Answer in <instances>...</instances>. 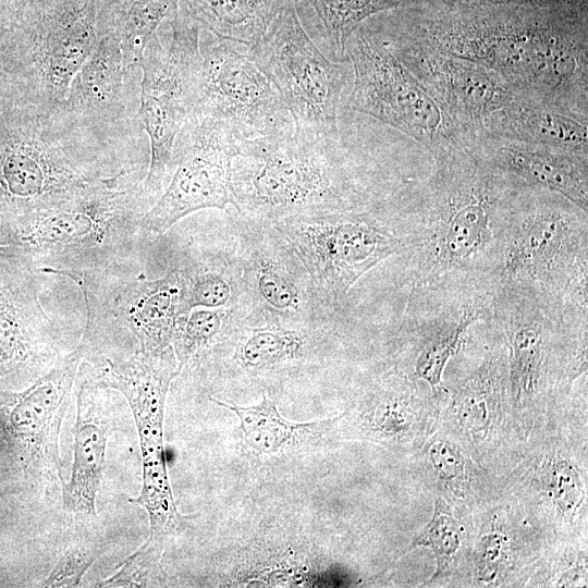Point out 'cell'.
Masks as SVG:
<instances>
[{
	"mask_svg": "<svg viewBox=\"0 0 588 588\" xmlns=\"http://www.w3.org/2000/svg\"><path fill=\"white\" fill-rule=\"evenodd\" d=\"M416 186L401 238L412 287H487L498 274L509 216L524 187L467 145L432 156Z\"/></svg>",
	"mask_w": 588,
	"mask_h": 588,
	"instance_id": "cell-1",
	"label": "cell"
},
{
	"mask_svg": "<svg viewBox=\"0 0 588 588\" xmlns=\"http://www.w3.org/2000/svg\"><path fill=\"white\" fill-rule=\"evenodd\" d=\"M138 122L100 125L0 97V218L12 222L102 183L145 176Z\"/></svg>",
	"mask_w": 588,
	"mask_h": 588,
	"instance_id": "cell-2",
	"label": "cell"
},
{
	"mask_svg": "<svg viewBox=\"0 0 588 588\" xmlns=\"http://www.w3.org/2000/svg\"><path fill=\"white\" fill-rule=\"evenodd\" d=\"M142 176L93 186L73 198L0 225V246L38 273L71 277L126 259L156 200Z\"/></svg>",
	"mask_w": 588,
	"mask_h": 588,
	"instance_id": "cell-3",
	"label": "cell"
},
{
	"mask_svg": "<svg viewBox=\"0 0 588 588\" xmlns=\"http://www.w3.org/2000/svg\"><path fill=\"white\" fill-rule=\"evenodd\" d=\"M340 136L297 130L237 140L232 162L234 208L267 222L359 201Z\"/></svg>",
	"mask_w": 588,
	"mask_h": 588,
	"instance_id": "cell-4",
	"label": "cell"
},
{
	"mask_svg": "<svg viewBox=\"0 0 588 588\" xmlns=\"http://www.w3.org/2000/svg\"><path fill=\"white\" fill-rule=\"evenodd\" d=\"M400 34L493 71L517 94L587 114L586 33L543 23L467 22Z\"/></svg>",
	"mask_w": 588,
	"mask_h": 588,
	"instance_id": "cell-5",
	"label": "cell"
},
{
	"mask_svg": "<svg viewBox=\"0 0 588 588\" xmlns=\"http://www.w3.org/2000/svg\"><path fill=\"white\" fill-rule=\"evenodd\" d=\"M100 0H25L0 11V95L53 108L98 38Z\"/></svg>",
	"mask_w": 588,
	"mask_h": 588,
	"instance_id": "cell-6",
	"label": "cell"
},
{
	"mask_svg": "<svg viewBox=\"0 0 588 588\" xmlns=\"http://www.w3.org/2000/svg\"><path fill=\"white\" fill-rule=\"evenodd\" d=\"M587 281L588 212L559 194L524 187L509 216L494 282L587 313Z\"/></svg>",
	"mask_w": 588,
	"mask_h": 588,
	"instance_id": "cell-7",
	"label": "cell"
},
{
	"mask_svg": "<svg viewBox=\"0 0 588 588\" xmlns=\"http://www.w3.org/2000/svg\"><path fill=\"white\" fill-rule=\"evenodd\" d=\"M491 320L506 351L509 393L528 408L554 383L587 373L588 319L567 318L558 304L527 289L494 282Z\"/></svg>",
	"mask_w": 588,
	"mask_h": 588,
	"instance_id": "cell-8",
	"label": "cell"
},
{
	"mask_svg": "<svg viewBox=\"0 0 588 588\" xmlns=\"http://www.w3.org/2000/svg\"><path fill=\"white\" fill-rule=\"evenodd\" d=\"M346 58L353 71L348 108L411 136L431 156L473 142L376 33L359 26Z\"/></svg>",
	"mask_w": 588,
	"mask_h": 588,
	"instance_id": "cell-9",
	"label": "cell"
},
{
	"mask_svg": "<svg viewBox=\"0 0 588 588\" xmlns=\"http://www.w3.org/2000/svg\"><path fill=\"white\" fill-rule=\"evenodd\" d=\"M272 224L302 261L326 307L340 303L364 274L402 249L392 224L356 208L303 212Z\"/></svg>",
	"mask_w": 588,
	"mask_h": 588,
	"instance_id": "cell-10",
	"label": "cell"
},
{
	"mask_svg": "<svg viewBox=\"0 0 588 588\" xmlns=\"http://www.w3.org/2000/svg\"><path fill=\"white\" fill-rule=\"evenodd\" d=\"M169 22L172 35L168 46L162 45L156 33L145 47L135 117L150 146L144 187L155 200L172 175L177 135L195 119L200 66V27L179 9Z\"/></svg>",
	"mask_w": 588,
	"mask_h": 588,
	"instance_id": "cell-11",
	"label": "cell"
},
{
	"mask_svg": "<svg viewBox=\"0 0 588 588\" xmlns=\"http://www.w3.org/2000/svg\"><path fill=\"white\" fill-rule=\"evenodd\" d=\"M181 371L172 346L160 353L138 350L126 358H105L97 385L120 392L127 401L138 433L143 478L142 489L130 502L144 507L149 519V537L164 541L185 525L171 488L164 444L163 421L167 394Z\"/></svg>",
	"mask_w": 588,
	"mask_h": 588,
	"instance_id": "cell-12",
	"label": "cell"
},
{
	"mask_svg": "<svg viewBox=\"0 0 588 588\" xmlns=\"http://www.w3.org/2000/svg\"><path fill=\"white\" fill-rule=\"evenodd\" d=\"M247 54L282 97L295 128L340 136L338 115L352 66L319 50L299 21L296 0L281 10Z\"/></svg>",
	"mask_w": 588,
	"mask_h": 588,
	"instance_id": "cell-13",
	"label": "cell"
},
{
	"mask_svg": "<svg viewBox=\"0 0 588 588\" xmlns=\"http://www.w3.org/2000/svg\"><path fill=\"white\" fill-rule=\"evenodd\" d=\"M195 119L223 122L237 140L293 128L282 97L247 53L211 34L200 41Z\"/></svg>",
	"mask_w": 588,
	"mask_h": 588,
	"instance_id": "cell-14",
	"label": "cell"
},
{
	"mask_svg": "<svg viewBox=\"0 0 588 588\" xmlns=\"http://www.w3.org/2000/svg\"><path fill=\"white\" fill-rule=\"evenodd\" d=\"M492 286L412 287L399 331L405 369L414 381L443 394L442 377L470 329L491 319Z\"/></svg>",
	"mask_w": 588,
	"mask_h": 588,
	"instance_id": "cell-15",
	"label": "cell"
},
{
	"mask_svg": "<svg viewBox=\"0 0 588 588\" xmlns=\"http://www.w3.org/2000/svg\"><path fill=\"white\" fill-rule=\"evenodd\" d=\"M236 152L237 139L223 122L189 120L174 145L171 180L144 217L145 231L163 234L195 211L234 205L232 162Z\"/></svg>",
	"mask_w": 588,
	"mask_h": 588,
	"instance_id": "cell-16",
	"label": "cell"
},
{
	"mask_svg": "<svg viewBox=\"0 0 588 588\" xmlns=\"http://www.w3.org/2000/svg\"><path fill=\"white\" fill-rule=\"evenodd\" d=\"M248 219L240 249L242 294L253 311L247 322H309L321 304L305 267L272 223Z\"/></svg>",
	"mask_w": 588,
	"mask_h": 588,
	"instance_id": "cell-17",
	"label": "cell"
},
{
	"mask_svg": "<svg viewBox=\"0 0 588 588\" xmlns=\"http://www.w3.org/2000/svg\"><path fill=\"white\" fill-rule=\"evenodd\" d=\"M470 137L515 94L493 71L399 33H376Z\"/></svg>",
	"mask_w": 588,
	"mask_h": 588,
	"instance_id": "cell-18",
	"label": "cell"
},
{
	"mask_svg": "<svg viewBox=\"0 0 588 588\" xmlns=\"http://www.w3.org/2000/svg\"><path fill=\"white\" fill-rule=\"evenodd\" d=\"M69 279L82 290L86 322H114L137 340V350L144 353H160L171 346L174 326L187 313L180 269L155 280L144 277L114 280L110 290L91 273H77Z\"/></svg>",
	"mask_w": 588,
	"mask_h": 588,
	"instance_id": "cell-19",
	"label": "cell"
},
{
	"mask_svg": "<svg viewBox=\"0 0 588 588\" xmlns=\"http://www.w3.org/2000/svg\"><path fill=\"white\" fill-rule=\"evenodd\" d=\"M38 277L25 259L1 248L0 377L36 375L54 352L56 327L40 303Z\"/></svg>",
	"mask_w": 588,
	"mask_h": 588,
	"instance_id": "cell-20",
	"label": "cell"
},
{
	"mask_svg": "<svg viewBox=\"0 0 588 588\" xmlns=\"http://www.w3.org/2000/svg\"><path fill=\"white\" fill-rule=\"evenodd\" d=\"M140 78V69L126 65L117 37L99 34L94 50L71 82L65 106L95 124H131L136 122Z\"/></svg>",
	"mask_w": 588,
	"mask_h": 588,
	"instance_id": "cell-21",
	"label": "cell"
},
{
	"mask_svg": "<svg viewBox=\"0 0 588 588\" xmlns=\"http://www.w3.org/2000/svg\"><path fill=\"white\" fill-rule=\"evenodd\" d=\"M471 147L519 186L559 194L588 212V156L488 135L475 137Z\"/></svg>",
	"mask_w": 588,
	"mask_h": 588,
	"instance_id": "cell-22",
	"label": "cell"
},
{
	"mask_svg": "<svg viewBox=\"0 0 588 588\" xmlns=\"http://www.w3.org/2000/svg\"><path fill=\"white\" fill-rule=\"evenodd\" d=\"M84 357L81 343L71 353L59 356L28 389L14 395L15 404L10 414L11 424L26 440L35 465L60 477L61 424Z\"/></svg>",
	"mask_w": 588,
	"mask_h": 588,
	"instance_id": "cell-23",
	"label": "cell"
},
{
	"mask_svg": "<svg viewBox=\"0 0 588 588\" xmlns=\"http://www.w3.org/2000/svg\"><path fill=\"white\" fill-rule=\"evenodd\" d=\"M479 135L498 136L588 156L587 114L528 95L515 94L486 120Z\"/></svg>",
	"mask_w": 588,
	"mask_h": 588,
	"instance_id": "cell-24",
	"label": "cell"
},
{
	"mask_svg": "<svg viewBox=\"0 0 588 588\" xmlns=\"http://www.w3.org/2000/svg\"><path fill=\"white\" fill-rule=\"evenodd\" d=\"M98 389L88 381L78 389L72 473L62 483L63 510L81 516L96 515L110 433L109 418L97 402Z\"/></svg>",
	"mask_w": 588,
	"mask_h": 588,
	"instance_id": "cell-25",
	"label": "cell"
},
{
	"mask_svg": "<svg viewBox=\"0 0 588 588\" xmlns=\"http://www.w3.org/2000/svg\"><path fill=\"white\" fill-rule=\"evenodd\" d=\"M510 397L506 351L486 347L481 360L458 377L451 390L450 412L475 441L488 437Z\"/></svg>",
	"mask_w": 588,
	"mask_h": 588,
	"instance_id": "cell-26",
	"label": "cell"
},
{
	"mask_svg": "<svg viewBox=\"0 0 588 588\" xmlns=\"http://www.w3.org/2000/svg\"><path fill=\"white\" fill-rule=\"evenodd\" d=\"M427 401L417 381L395 370L363 397L358 413L360 429L377 442H406L418 432L420 416L429 407Z\"/></svg>",
	"mask_w": 588,
	"mask_h": 588,
	"instance_id": "cell-27",
	"label": "cell"
},
{
	"mask_svg": "<svg viewBox=\"0 0 588 588\" xmlns=\"http://www.w3.org/2000/svg\"><path fill=\"white\" fill-rule=\"evenodd\" d=\"M291 0H181L179 11L200 29L247 47L259 40Z\"/></svg>",
	"mask_w": 588,
	"mask_h": 588,
	"instance_id": "cell-28",
	"label": "cell"
},
{
	"mask_svg": "<svg viewBox=\"0 0 588 588\" xmlns=\"http://www.w3.org/2000/svg\"><path fill=\"white\" fill-rule=\"evenodd\" d=\"M180 1L100 0L99 34L117 37L126 65L140 69L147 42L161 22L177 11Z\"/></svg>",
	"mask_w": 588,
	"mask_h": 588,
	"instance_id": "cell-29",
	"label": "cell"
},
{
	"mask_svg": "<svg viewBox=\"0 0 588 588\" xmlns=\"http://www.w3.org/2000/svg\"><path fill=\"white\" fill-rule=\"evenodd\" d=\"M217 405L233 412L240 419L244 448L257 455H272L320 431L333 420L290 421L282 417L277 404L267 395L255 405L241 406L210 397Z\"/></svg>",
	"mask_w": 588,
	"mask_h": 588,
	"instance_id": "cell-30",
	"label": "cell"
},
{
	"mask_svg": "<svg viewBox=\"0 0 588 588\" xmlns=\"http://www.w3.org/2000/svg\"><path fill=\"white\" fill-rule=\"evenodd\" d=\"M307 343L308 334L302 328L254 322L242 330L234 358L245 370L257 373L297 360Z\"/></svg>",
	"mask_w": 588,
	"mask_h": 588,
	"instance_id": "cell-31",
	"label": "cell"
},
{
	"mask_svg": "<svg viewBox=\"0 0 588 588\" xmlns=\"http://www.w3.org/2000/svg\"><path fill=\"white\" fill-rule=\"evenodd\" d=\"M184 279L185 308H233L242 297L241 271L221 259H201L180 269Z\"/></svg>",
	"mask_w": 588,
	"mask_h": 588,
	"instance_id": "cell-32",
	"label": "cell"
},
{
	"mask_svg": "<svg viewBox=\"0 0 588 588\" xmlns=\"http://www.w3.org/2000/svg\"><path fill=\"white\" fill-rule=\"evenodd\" d=\"M323 28L332 60L348 61L346 42L363 22L372 15L394 10L406 0H308Z\"/></svg>",
	"mask_w": 588,
	"mask_h": 588,
	"instance_id": "cell-33",
	"label": "cell"
},
{
	"mask_svg": "<svg viewBox=\"0 0 588 588\" xmlns=\"http://www.w3.org/2000/svg\"><path fill=\"white\" fill-rule=\"evenodd\" d=\"M233 308L196 307L181 315L171 338L179 370L213 345L231 322Z\"/></svg>",
	"mask_w": 588,
	"mask_h": 588,
	"instance_id": "cell-34",
	"label": "cell"
},
{
	"mask_svg": "<svg viewBox=\"0 0 588 588\" xmlns=\"http://www.w3.org/2000/svg\"><path fill=\"white\" fill-rule=\"evenodd\" d=\"M463 541V527L453 515L445 499L437 497L431 519L408 548L425 547L432 551L436 559L433 580L446 573L455 563Z\"/></svg>",
	"mask_w": 588,
	"mask_h": 588,
	"instance_id": "cell-35",
	"label": "cell"
},
{
	"mask_svg": "<svg viewBox=\"0 0 588 588\" xmlns=\"http://www.w3.org/2000/svg\"><path fill=\"white\" fill-rule=\"evenodd\" d=\"M540 479L556 513L573 520L586 498L583 475L577 465L566 456L552 455L543 461Z\"/></svg>",
	"mask_w": 588,
	"mask_h": 588,
	"instance_id": "cell-36",
	"label": "cell"
},
{
	"mask_svg": "<svg viewBox=\"0 0 588 588\" xmlns=\"http://www.w3.org/2000/svg\"><path fill=\"white\" fill-rule=\"evenodd\" d=\"M163 541L148 537L142 546L120 565L119 569L98 584L99 587H157L162 586L161 553Z\"/></svg>",
	"mask_w": 588,
	"mask_h": 588,
	"instance_id": "cell-37",
	"label": "cell"
},
{
	"mask_svg": "<svg viewBox=\"0 0 588 588\" xmlns=\"http://www.w3.org/2000/svg\"><path fill=\"white\" fill-rule=\"evenodd\" d=\"M512 553V542L502 527L493 524L483 532L476 550V571L478 581L485 585L497 584L505 573Z\"/></svg>",
	"mask_w": 588,
	"mask_h": 588,
	"instance_id": "cell-38",
	"label": "cell"
},
{
	"mask_svg": "<svg viewBox=\"0 0 588 588\" xmlns=\"http://www.w3.org/2000/svg\"><path fill=\"white\" fill-rule=\"evenodd\" d=\"M100 554V546L89 541H79L71 546L61 555L41 586L54 588L78 586L84 574Z\"/></svg>",
	"mask_w": 588,
	"mask_h": 588,
	"instance_id": "cell-39",
	"label": "cell"
},
{
	"mask_svg": "<svg viewBox=\"0 0 588 588\" xmlns=\"http://www.w3.org/2000/svg\"><path fill=\"white\" fill-rule=\"evenodd\" d=\"M428 456L439 481L452 492L461 494L467 483L466 461L454 444L448 440H433Z\"/></svg>",
	"mask_w": 588,
	"mask_h": 588,
	"instance_id": "cell-40",
	"label": "cell"
},
{
	"mask_svg": "<svg viewBox=\"0 0 588 588\" xmlns=\"http://www.w3.org/2000/svg\"><path fill=\"white\" fill-rule=\"evenodd\" d=\"M0 225H1V218H0Z\"/></svg>",
	"mask_w": 588,
	"mask_h": 588,
	"instance_id": "cell-41",
	"label": "cell"
},
{
	"mask_svg": "<svg viewBox=\"0 0 588 588\" xmlns=\"http://www.w3.org/2000/svg\"><path fill=\"white\" fill-rule=\"evenodd\" d=\"M0 254H1V247H0Z\"/></svg>",
	"mask_w": 588,
	"mask_h": 588,
	"instance_id": "cell-42",
	"label": "cell"
},
{
	"mask_svg": "<svg viewBox=\"0 0 588 588\" xmlns=\"http://www.w3.org/2000/svg\"><path fill=\"white\" fill-rule=\"evenodd\" d=\"M0 97H1V95H0Z\"/></svg>",
	"mask_w": 588,
	"mask_h": 588,
	"instance_id": "cell-43",
	"label": "cell"
}]
</instances>
